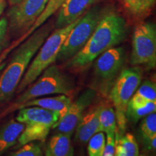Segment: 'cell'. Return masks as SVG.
Returning a JSON list of instances; mask_svg holds the SVG:
<instances>
[{
    "label": "cell",
    "instance_id": "1",
    "mask_svg": "<svg viewBox=\"0 0 156 156\" xmlns=\"http://www.w3.org/2000/svg\"><path fill=\"white\" fill-rule=\"evenodd\" d=\"M126 34L125 19L116 12L107 11L85 46L70 58L68 67H86L106 50L121 44Z\"/></svg>",
    "mask_w": 156,
    "mask_h": 156
},
{
    "label": "cell",
    "instance_id": "2",
    "mask_svg": "<svg viewBox=\"0 0 156 156\" xmlns=\"http://www.w3.org/2000/svg\"><path fill=\"white\" fill-rule=\"evenodd\" d=\"M51 31L50 24L44 25L15 50L9 64L0 75V105L7 103L12 98L32 58Z\"/></svg>",
    "mask_w": 156,
    "mask_h": 156
},
{
    "label": "cell",
    "instance_id": "3",
    "mask_svg": "<svg viewBox=\"0 0 156 156\" xmlns=\"http://www.w3.org/2000/svg\"><path fill=\"white\" fill-rule=\"evenodd\" d=\"M35 80L25 88L9 108L0 114V119L17 110V107L36 98L49 95H69L74 90L71 79L55 65H50Z\"/></svg>",
    "mask_w": 156,
    "mask_h": 156
},
{
    "label": "cell",
    "instance_id": "4",
    "mask_svg": "<svg viewBox=\"0 0 156 156\" xmlns=\"http://www.w3.org/2000/svg\"><path fill=\"white\" fill-rule=\"evenodd\" d=\"M81 17L67 26L56 28V30L46 38L20 82L15 91L17 94L23 92L28 85L36 80L46 68L56 61L58 51L62 44Z\"/></svg>",
    "mask_w": 156,
    "mask_h": 156
},
{
    "label": "cell",
    "instance_id": "5",
    "mask_svg": "<svg viewBox=\"0 0 156 156\" xmlns=\"http://www.w3.org/2000/svg\"><path fill=\"white\" fill-rule=\"evenodd\" d=\"M106 9L101 6H93L83 15L69 32L58 51L56 60H69L85 46L93 34Z\"/></svg>",
    "mask_w": 156,
    "mask_h": 156
},
{
    "label": "cell",
    "instance_id": "6",
    "mask_svg": "<svg viewBox=\"0 0 156 156\" xmlns=\"http://www.w3.org/2000/svg\"><path fill=\"white\" fill-rule=\"evenodd\" d=\"M142 80V70L139 67L123 69L110 90V98L115 108L116 124L119 130H125L126 109Z\"/></svg>",
    "mask_w": 156,
    "mask_h": 156
},
{
    "label": "cell",
    "instance_id": "7",
    "mask_svg": "<svg viewBox=\"0 0 156 156\" xmlns=\"http://www.w3.org/2000/svg\"><path fill=\"white\" fill-rule=\"evenodd\" d=\"M156 63V28L154 23L142 22L134 28L132 35L131 64L155 67Z\"/></svg>",
    "mask_w": 156,
    "mask_h": 156
},
{
    "label": "cell",
    "instance_id": "8",
    "mask_svg": "<svg viewBox=\"0 0 156 156\" xmlns=\"http://www.w3.org/2000/svg\"><path fill=\"white\" fill-rule=\"evenodd\" d=\"M49 0H22L7 12L8 30L13 36H22L44 12Z\"/></svg>",
    "mask_w": 156,
    "mask_h": 156
},
{
    "label": "cell",
    "instance_id": "9",
    "mask_svg": "<svg viewBox=\"0 0 156 156\" xmlns=\"http://www.w3.org/2000/svg\"><path fill=\"white\" fill-rule=\"evenodd\" d=\"M125 51L122 47H113L96 58L94 75L97 85L101 90L108 92L123 69Z\"/></svg>",
    "mask_w": 156,
    "mask_h": 156
},
{
    "label": "cell",
    "instance_id": "10",
    "mask_svg": "<svg viewBox=\"0 0 156 156\" xmlns=\"http://www.w3.org/2000/svg\"><path fill=\"white\" fill-rule=\"evenodd\" d=\"M95 97V90L89 88L83 91L77 100L71 103L65 114L59 117L57 122L52 126V129L56 128L57 132L73 133L83 116L84 112L90 106Z\"/></svg>",
    "mask_w": 156,
    "mask_h": 156
},
{
    "label": "cell",
    "instance_id": "11",
    "mask_svg": "<svg viewBox=\"0 0 156 156\" xmlns=\"http://www.w3.org/2000/svg\"><path fill=\"white\" fill-rule=\"evenodd\" d=\"M100 0H64L60 6L55 22V28H61L69 25L83 16L88 9Z\"/></svg>",
    "mask_w": 156,
    "mask_h": 156
},
{
    "label": "cell",
    "instance_id": "12",
    "mask_svg": "<svg viewBox=\"0 0 156 156\" xmlns=\"http://www.w3.org/2000/svg\"><path fill=\"white\" fill-rule=\"evenodd\" d=\"M18 110L16 120L24 124H45L51 126L52 129V126L60 117L58 113L38 106L25 107Z\"/></svg>",
    "mask_w": 156,
    "mask_h": 156
},
{
    "label": "cell",
    "instance_id": "13",
    "mask_svg": "<svg viewBox=\"0 0 156 156\" xmlns=\"http://www.w3.org/2000/svg\"><path fill=\"white\" fill-rule=\"evenodd\" d=\"M103 103L93 106L87 114H83L76 126L75 139L80 143H87L90 138L98 132L99 125V114Z\"/></svg>",
    "mask_w": 156,
    "mask_h": 156
},
{
    "label": "cell",
    "instance_id": "14",
    "mask_svg": "<svg viewBox=\"0 0 156 156\" xmlns=\"http://www.w3.org/2000/svg\"><path fill=\"white\" fill-rule=\"evenodd\" d=\"M71 103V98L68 95L63 94L54 97L41 98H36L21 104L17 107V110L25 107L38 106L58 113L61 117L67 112L68 107L69 106Z\"/></svg>",
    "mask_w": 156,
    "mask_h": 156
},
{
    "label": "cell",
    "instance_id": "15",
    "mask_svg": "<svg viewBox=\"0 0 156 156\" xmlns=\"http://www.w3.org/2000/svg\"><path fill=\"white\" fill-rule=\"evenodd\" d=\"M73 133L58 132L51 138L45 152L46 156H72L74 148L72 145L71 136Z\"/></svg>",
    "mask_w": 156,
    "mask_h": 156
},
{
    "label": "cell",
    "instance_id": "16",
    "mask_svg": "<svg viewBox=\"0 0 156 156\" xmlns=\"http://www.w3.org/2000/svg\"><path fill=\"white\" fill-rule=\"evenodd\" d=\"M25 128V124L12 119L0 129V155L17 144L20 135Z\"/></svg>",
    "mask_w": 156,
    "mask_h": 156
},
{
    "label": "cell",
    "instance_id": "17",
    "mask_svg": "<svg viewBox=\"0 0 156 156\" xmlns=\"http://www.w3.org/2000/svg\"><path fill=\"white\" fill-rule=\"evenodd\" d=\"M51 126L40 124H25V128L17 140L14 149H17L25 144L30 142H44L49 133Z\"/></svg>",
    "mask_w": 156,
    "mask_h": 156
},
{
    "label": "cell",
    "instance_id": "18",
    "mask_svg": "<svg viewBox=\"0 0 156 156\" xmlns=\"http://www.w3.org/2000/svg\"><path fill=\"white\" fill-rule=\"evenodd\" d=\"M139 153V146L133 134L126 133L121 136L116 134L114 155L137 156Z\"/></svg>",
    "mask_w": 156,
    "mask_h": 156
},
{
    "label": "cell",
    "instance_id": "19",
    "mask_svg": "<svg viewBox=\"0 0 156 156\" xmlns=\"http://www.w3.org/2000/svg\"><path fill=\"white\" fill-rule=\"evenodd\" d=\"M122 2L129 14L135 18H141L151 12L155 0H122Z\"/></svg>",
    "mask_w": 156,
    "mask_h": 156
},
{
    "label": "cell",
    "instance_id": "20",
    "mask_svg": "<svg viewBox=\"0 0 156 156\" xmlns=\"http://www.w3.org/2000/svg\"><path fill=\"white\" fill-rule=\"evenodd\" d=\"M116 118L114 109L110 106H103L99 114V125L98 132H103L106 134L117 132Z\"/></svg>",
    "mask_w": 156,
    "mask_h": 156
},
{
    "label": "cell",
    "instance_id": "21",
    "mask_svg": "<svg viewBox=\"0 0 156 156\" xmlns=\"http://www.w3.org/2000/svg\"><path fill=\"white\" fill-rule=\"evenodd\" d=\"M156 102L149 101L145 105L142 106H127L126 116L129 120L135 123L138 120L147 116L152 112H155Z\"/></svg>",
    "mask_w": 156,
    "mask_h": 156
},
{
    "label": "cell",
    "instance_id": "22",
    "mask_svg": "<svg viewBox=\"0 0 156 156\" xmlns=\"http://www.w3.org/2000/svg\"><path fill=\"white\" fill-rule=\"evenodd\" d=\"M87 145V154L90 156H103L106 144L104 132H98L90 138Z\"/></svg>",
    "mask_w": 156,
    "mask_h": 156
},
{
    "label": "cell",
    "instance_id": "23",
    "mask_svg": "<svg viewBox=\"0 0 156 156\" xmlns=\"http://www.w3.org/2000/svg\"><path fill=\"white\" fill-rule=\"evenodd\" d=\"M142 137H151L156 135V114L152 112L145 116L140 126Z\"/></svg>",
    "mask_w": 156,
    "mask_h": 156
},
{
    "label": "cell",
    "instance_id": "24",
    "mask_svg": "<svg viewBox=\"0 0 156 156\" xmlns=\"http://www.w3.org/2000/svg\"><path fill=\"white\" fill-rule=\"evenodd\" d=\"M134 94L140 95L148 101L156 102V85L151 80H145L140 83Z\"/></svg>",
    "mask_w": 156,
    "mask_h": 156
},
{
    "label": "cell",
    "instance_id": "25",
    "mask_svg": "<svg viewBox=\"0 0 156 156\" xmlns=\"http://www.w3.org/2000/svg\"><path fill=\"white\" fill-rule=\"evenodd\" d=\"M17 151L11 153L13 156H41L43 151L38 144L34 142H28L16 149Z\"/></svg>",
    "mask_w": 156,
    "mask_h": 156
},
{
    "label": "cell",
    "instance_id": "26",
    "mask_svg": "<svg viewBox=\"0 0 156 156\" xmlns=\"http://www.w3.org/2000/svg\"><path fill=\"white\" fill-rule=\"evenodd\" d=\"M8 34V20L6 17L0 19V54L5 48Z\"/></svg>",
    "mask_w": 156,
    "mask_h": 156
},
{
    "label": "cell",
    "instance_id": "27",
    "mask_svg": "<svg viewBox=\"0 0 156 156\" xmlns=\"http://www.w3.org/2000/svg\"><path fill=\"white\" fill-rule=\"evenodd\" d=\"M107 140L105 144L104 151L103 156H113L115 153V141H116V134H106Z\"/></svg>",
    "mask_w": 156,
    "mask_h": 156
},
{
    "label": "cell",
    "instance_id": "28",
    "mask_svg": "<svg viewBox=\"0 0 156 156\" xmlns=\"http://www.w3.org/2000/svg\"><path fill=\"white\" fill-rule=\"evenodd\" d=\"M145 147L149 151H155L156 148V135L151 137H143Z\"/></svg>",
    "mask_w": 156,
    "mask_h": 156
},
{
    "label": "cell",
    "instance_id": "29",
    "mask_svg": "<svg viewBox=\"0 0 156 156\" xmlns=\"http://www.w3.org/2000/svg\"><path fill=\"white\" fill-rule=\"evenodd\" d=\"M7 7V0H0V16Z\"/></svg>",
    "mask_w": 156,
    "mask_h": 156
},
{
    "label": "cell",
    "instance_id": "30",
    "mask_svg": "<svg viewBox=\"0 0 156 156\" xmlns=\"http://www.w3.org/2000/svg\"><path fill=\"white\" fill-rule=\"evenodd\" d=\"M7 1L8 2L9 5H10L11 6H12V5H16V4H17V3H19L20 2H21L22 0H7Z\"/></svg>",
    "mask_w": 156,
    "mask_h": 156
}]
</instances>
